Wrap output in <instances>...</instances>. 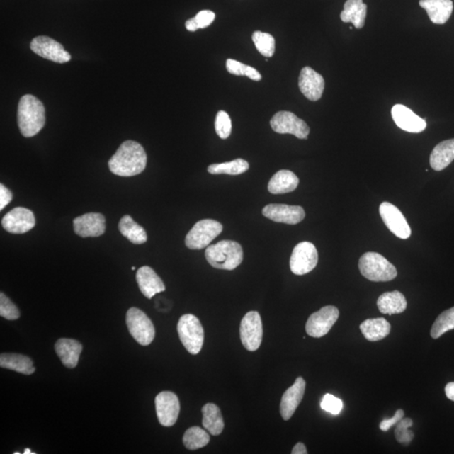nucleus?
Here are the masks:
<instances>
[{"label": "nucleus", "mask_w": 454, "mask_h": 454, "mask_svg": "<svg viewBox=\"0 0 454 454\" xmlns=\"http://www.w3.org/2000/svg\"><path fill=\"white\" fill-rule=\"evenodd\" d=\"M145 150L137 142L127 141L121 144L119 149L109 161L112 174L121 177H132L140 174L146 169Z\"/></svg>", "instance_id": "1"}, {"label": "nucleus", "mask_w": 454, "mask_h": 454, "mask_svg": "<svg viewBox=\"0 0 454 454\" xmlns=\"http://www.w3.org/2000/svg\"><path fill=\"white\" fill-rule=\"evenodd\" d=\"M18 125L22 136L33 137L38 134L46 123L45 107L38 98L26 94L18 106Z\"/></svg>", "instance_id": "2"}, {"label": "nucleus", "mask_w": 454, "mask_h": 454, "mask_svg": "<svg viewBox=\"0 0 454 454\" xmlns=\"http://www.w3.org/2000/svg\"><path fill=\"white\" fill-rule=\"evenodd\" d=\"M205 259L215 268L233 271L244 260V250L238 242L224 240L208 246Z\"/></svg>", "instance_id": "3"}, {"label": "nucleus", "mask_w": 454, "mask_h": 454, "mask_svg": "<svg viewBox=\"0 0 454 454\" xmlns=\"http://www.w3.org/2000/svg\"><path fill=\"white\" fill-rule=\"evenodd\" d=\"M358 268L362 276L373 282H388L397 276V268L383 256L373 251L363 254Z\"/></svg>", "instance_id": "4"}, {"label": "nucleus", "mask_w": 454, "mask_h": 454, "mask_svg": "<svg viewBox=\"0 0 454 454\" xmlns=\"http://www.w3.org/2000/svg\"><path fill=\"white\" fill-rule=\"evenodd\" d=\"M178 334L188 353L196 355L200 352L205 340L204 328L194 314H183L179 319Z\"/></svg>", "instance_id": "5"}, {"label": "nucleus", "mask_w": 454, "mask_h": 454, "mask_svg": "<svg viewBox=\"0 0 454 454\" xmlns=\"http://www.w3.org/2000/svg\"><path fill=\"white\" fill-rule=\"evenodd\" d=\"M222 225L215 220H202L187 234L186 245L192 250L204 249L222 233Z\"/></svg>", "instance_id": "6"}, {"label": "nucleus", "mask_w": 454, "mask_h": 454, "mask_svg": "<svg viewBox=\"0 0 454 454\" xmlns=\"http://www.w3.org/2000/svg\"><path fill=\"white\" fill-rule=\"evenodd\" d=\"M127 325L130 335L139 344L147 346L154 340V326L150 318L141 310L136 307L128 310Z\"/></svg>", "instance_id": "7"}, {"label": "nucleus", "mask_w": 454, "mask_h": 454, "mask_svg": "<svg viewBox=\"0 0 454 454\" xmlns=\"http://www.w3.org/2000/svg\"><path fill=\"white\" fill-rule=\"evenodd\" d=\"M318 253L312 242H303L295 246L292 253L290 266L296 276H304L317 267Z\"/></svg>", "instance_id": "8"}, {"label": "nucleus", "mask_w": 454, "mask_h": 454, "mask_svg": "<svg viewBox=\"0 0 454 454\" xmlns=\"http://www.w3.org/2000/svg\"><path fill=\"white\" fill-rule=\"evenodd\" d=\"M339 317V309L327 305L320 311L313 313L305 325V331L310 336L320 339L330 331Z\"/></svg>", "instance_id": "9"}, {"label": "nucleus", "mask_w": 454, "mask_h": 454, "mask_svg": "<svg viewBox=\"0 0 454 454\" xmlns=\"http://www.w3.org/2000/svg\"><path fill=\"white\" fill-rule=\"evenodd\" d=\"M240 336L246 350L254 352L259 348L263 340V323L258 312H249L242 318Z\"/></svg>", "instance_id": "10"}, {"label": "nucleus", "mask_w": 454, "mask_h": 454, "mask_svg": "<svg viewBox=\"0 0 454 454\" xmlns=\"http://www.w3.org/2000/svg\"><path fill=\"white\" fill-rule=\"evenodd\" d=\"M271 125L273 132L294 135L299 139H307L310 134L308 125L289 111L278 112L273 116Z\"/></svg>", "instance_id": "11"}, {"label": "nucleus", "mask_w": 454, "mask_h": 454, "mask_svg": "<svg viewBox=\"0 0 454 454\" xmlns=\"http://www.w3.org/2000/svg\"><path fill=\"white\" fill-rule=\"evenodd\" d=\"M380 214L385 226L395 236L401 239H407L411 237V227L397 206L390 202H383L380 206Z\"/></svg>", "instance_id": "12"}, {"label": "nucleus", "mask_w": 454, "mask_h": 454, "mask_svg": "<svg viewBox=\"0 0 454 454\" xmlns=\"http://www.w3.org/2000/svg\"><path fill=\"white\" fill-rule=\"evenodd\" d=\"M155 406L157 419L164 426H172L178 420L181 404L176 395L170 391H163L157 395Z\"/></svg>", "instance_id": "13"}, {"label": "nucleus", "mask_w": 454, "mask_h": 454, "mask_svg": "<svg viewBox=\"0 0 454 454\" xmlns=\"http://www.w3.org/2000/svg\"><path fill=\"white\" fill-rule=\"evenodd\" d=\"M30 49L40 57L57 62L65 64L71 60V55L65 51L62 45L48 37H37L30 42Z\"/></svg>", "instance_id": "14"}, {"label": "nucleus", "mask_w": 454, "mask_h": 454, "mask_svg": "<svg viewBox=\"0 0 454 454\" xmlns=\"http://www.w3.org/2000/svg\"><path fill=\"white\" fill-rule=\"evenodd\" d=\"M35 225V218L33 211L24 208L13 209L2 219L4 230L12 234L28 232Z\"/></svg>", "instance_id": "15"}, {"label": "nucleus", "mask_w": 454, "mask_h": 454, "mask_svg": "<svg viewBox=\"0 0 454 454\" xmlns=\"http://www.w3.org/2000/svg\"><path fill=\"white\" fill-rule=\"evenodd\" d=\"M262 212L265 217L273 222L289 225L298 224L305 217L304 209L297 205L271 204L265 206Z\"/></svg>", "instance_id": "16"}, {"label": "nucleus", "mask_w": 454, "mask_h": 454, "mask_svg": "<svg viewBox=\"0 0 454 454\" xmlns=\"http://www.w3.org/2000/svg\"><path fill=\"white\" fill-rule=\"evenodd\" d=\"M299 88L309 101H317L322 96L325 89V80L320 74L310 67H305L300 72Z\"/></svg>", "instance_id": "17"}, {"label": "nucleus", "mask_w": 454, "mask_h": 454, "mask_svg": "<svg viewBox=\"0 0 454 454\" xmlns=\"http://www.w3.org/2000/svg\"><path fill=\"white\" fill-rule=\"evenodd\" d=\"M74 229L82 237H97L106 232V218L101 213H87L74 220Z\"/></svg>", "instance_id": "18"}, {"label": "nucleus", "mask_w": 454, "mask_h": 454, "mask_svg": "<svg viewBox=\"0 0 454 454\" xmlns=\"http://www.w3.org/2000/svg\"><path fill=\"white\" fill-rule=\"evenodd\" d=\"M391 115L397 127L404 132L420 133L426 127L425 119L403 105H395L391 110Z\"/></svg>", "instance_id": "19"}, {"label": "nucleus", "mask_w": 454, "mask_h": 454, "mask_svg": "<svg viewBox=\"0 0 454 454\" xmlns=\"http://www.w3.org/2000/svg\"><path fill=\"white\" fill-rule=\"evenodd\" d=\"M305 385L307 384H305L303 378L298 377L295 384L283 395L280 402V414L285 421L290 419L301 401H302Z\"/></svg>", "instance_id": "20"}, {"label": "nucleus", "mask_w": 454, "mask_h": 454, "mask_svg": "<svg viewBox=\"0 0 454 454\" xmlns=\"http://www.w3.org/2000/svg\"><path fill=\"white\" fill-rule=\"evenodd\" d=\"M137 281L140 290L145 297L152 299L157 294L166 290L161 278L150 267L143 266L138 269Z\"/></svg>", "instance_id": "21"}, {"label": "nucleus", "mask_w": 454, "mask_h": 454, "mask_svg": "<svg viewBox=\"0 0 454 454\" xmlns=\"http://www.w3.org/2000/svg\"><path fill=\"white\" fill-rule=\"evenodd\" d=\"M419 4L428 12L431 21L438 25L446 23L453 10L452 0H420Z\"/></svg>", "instance_id": "22"}, {"label": "nucleus", "mask_w": 454, "mask_h": 454, "mask_svg": "<svg viewBox=\"0 0 454 454\" xmlns=\"http://www.w3.org/2000/svg\"><path fill=\"white\" fill-rule=\"evenodd\" d=\"M55 351L64 366L74 368L78 365L83 346L77 340L61 339L55 344Z\"/></svg>", "instance_id": "23"}, {"label": "nucleus", "mask_w": 454, "mask_h": 454, "mask_svg": "<svg viewBox=\"0 0 454 454\" xmlns=\"http://www.w3.org/2000/svg\"><path fill=\"white\" fill-rule=\"evenodd\" d=\"M299 178L290 170H280L273 175L268 183V191L273 195L293 192L299 186Z\"/></svg>", "instance_id": "24"}, {"label": "nucleus", "mask_w": 454, "mask_h": 454, "mask_svg": "<svg viewBox=\"0 0 454 454\" xmlns=\"http://www.w3.org/2000/svg\"><path fill=\"white\" fill-rule=\"evenodd\" d=\"M454 160V139L438 144L431 152L430 165L435 171H442Z\"/></svg>", "instance_id": "25"}, {"label": "nucleus", "mask_w": 454, "mask_h": 454, "mask_svg": "<svg viewBox=\"0 0 454 454\" xmlns=\"http://www.w3.org/2000/svg\"><path fill=\"white\" fill-rule=\"evenodd\" d=\"M366 16L367 6L363 0H348L341 13V20L344 23L351 22L356 29H362L365 24Z\"/></svg>", "instance_id": "26"}, {"label": "nucleus", "mask_w": 454, "mask_h": 454, "mask_svg": "<svg viewBox=\"0 0 454 454\" xmlns=\"http://www.w3.org/2000/svg\"><path fill=\"white\" fill-rule=\"evenodd\" d=\"M377 307L382 314H395L406 311L407 301L398 290L386 292L377 300Z\"/></svg>", "instance_id": "27"}, {"label": "nucleus", "mask_w": 454, "mask_h": 454, "mask_svg": "<svg viewBox=\"0 0 454 454\" xmlns=\"http://www.w3.org/2000/svg\"><path fill=\"white\" fill-rule=\"evenodd\" d=\"M0 366L25 375H33L35 370L33 361L29 357L19 353L0 355Z\"/></svg>", "instance_id": "28"}, {"label": "nucleus", "mask_w": 454, "mask_h": 454, "mask_svg": "<svg viewBox=\"0 0 454 454\" xmlns=\"http://www.w3.org/2000/svg\"><path fill=\"white\" fill-rule=\"evenodd\" d=\"M391 326L385 318L368 319L361 323V331L367 340L377 341L390 334Z\"/></svg>", "instance_id": "29"}, {"label": "nucleus", "mask_w": 454, "mask_h": 454, "mask_svg": "<svg viewBox=\"0 0 454 454\" xmlns=\"http://www.w3.org/2000/svg\"><path fill=\"white\" fill-rule=\"evenodd\" d=\"M203 420L202 424L205 429L208 430L211 435L218 436L222 433L224 429V420L221 410L213 403L205 404L202 408Z\"/></svg>", "instance_id": "30"}, {"label": "nucleus", "mask_w": 454, "mask_h": 454, "mask_svg": "<svg viewBox=\"0 0 454 454\" xmlns=\"http://www.w3.org/2000/svg\"><path fill=\"white\" fill-rule=\"evenodd\" d=\"M119 230L125 237H127L134 244H145L147 240L146 231L130 215H125L121 218L119 223Z\"/></svg>", "instance_id": "31"}, {"label": "nucleus", "mask_w": 454, "mask_h": 454, "mask_svg": "<svg viewBox=\"0 0 454 454\" xmlns=\"http://www.w3.org/2000/svg\"><path fill=\"white\" fill-rule=\"evenodd\" d=\"M210 442V435L200 426H192L183 435V443L188 450L204 448Z\"/></svg>", "instance_id": "32"}, {"label": "nucleus", "mask_w": 454, "mask_h": 454, "mask_svg": "<svg viewBox=\"0 0 454 454\" xmlns=\"http://www.w3.org/2000/svg\"><path fill=\"white\" fill-rule=\"evenodd\" d=\"M249 169V164L244 159H237L228 163L215 164L209 166L211 174L239 175Z\"/></svg>", "instance_id": "33"}, {"label": "nucleus", "mask_w": 454, "mask_h": 454, "mask_svg": "<svg viewBox=\"0 0 454 454\" xmlns=\"http://www.w3.org/2000/svg\"><path fill=\"white\" fill-rule=\"evenodd\" d=\"M454 329V307L447 310L436 319L431 329V336L438 339L447 331Z\"/></svg>", "instance_id": "34"}, {"label": "nucleus", "mask_w": 454, "mask_h": 454, "mask_svg": "<svg viewBox=\"0 0 454 454\" xmlns=\"http://www.w3.org/2000/svg\"><path fill=\"white\" fill-rule=\"evenodd\" d=\"M253 42L257 50L265 57H272L276 52V40L272 35L257 30L253 34Z\"/></svg>", "instance_id": "35"}, {"label": "nucleus", "mask_w": 454, "mask_h": 454, "mask_svg": "<svg viewBox=\"0 0 454 454\" xmlns=\"http://www.w3.org/2000/svg\"><path fill=\"white\" fill-rule=\"evenodd\" d=\"M215 19V13L211 11H201L196 16L186 22V27L188 31H196L199 29H204L213 23Z\"/></svg>", "instance_id": "36"}, {"label": "nucleus", "mask_w": 454, "mask_h": 454, "mask_svg": "<svg viewBox=\"0 0 454 454\" xmlns=\"http://www.w3.org/2000/svg\"><path fill=\"white\" fill-rule=\"evenodd\" d=\"M412 425L413 421L410 418H402L398 422L395 430V436L399 443L409 444L414 438V433L409 429Z\"/></svg>", "instance_id": "37"}, {"label": "nucleus", "mask_w": 454, "mask_h": 454, "mask_svg": "<svg viewBox=\"0 0 454 454\" xmlns=\"http://www.w3.org/2000/svg\"><path fill=\"white\" fill-rule=\"evenodd\" d=\"M232 120L226 111L220 110L215 117V128L220 138L227 139L232 133Z\"/></svg>", "instance_id": "38"}, {"label": "nucleus", "mask_w": 454, "mask_h": 454, "mask_svg": "<svg viewBox=\"0 0 454 454\" xmlns=\"http://www.w3.org/2000/svg\"><path fill=\"white\" fill-rule=\"evenodd\" d=\"M0 316L8 321L17 320L21 316L16 305L3 292L0 294Z\"/></svg>", "instance_id": "39"}, {"label": "nucleus", "mask_w": 454, "mask_h": 454, "mask_svg": "<svg viewBox=\"0 0 454 454\" xmlns=\"http://www.w3.org/2000/svg\"><path fill=\"white\" fill-rule=\"evenodd\" d=\"M323 410L331 413L332 415H339L344 408V402L331 394L325 395L321 402Z\"/></svg>", "instance_id": "40"}, {"label": "nucleus", "mask_w": 454, "mask_h": 454, "mask_svg": "<svg viewBox=\"0 0 454 454\" xmlns=\"http://www.w3.org/2000/svg\"><path fill=\"white\" fill-rule=\"evenodd\" d=\"M226 66L227 71L231 74L245 76L247 65L236 60L227 59Z\"/></svg>", "instance_id": "41"}, {"label": "nucleus", "mask_w": 454, "mask_h": 454, "mask_svg": "<svg viewBox=\"0 0 454 454\" xmlns=\"http://www.w3.org/2000/svg\"><path fill=\"white\" fill-rule=\"evenodd\" d=\"M404 413L402 409H399L393 417L389 418V419H385L383 421H381L380 424V429L382 431H387L390 429L392 428L393 426L397 425L399 421L404 417Z\"/></svg>", "instance_id": "42"}, {"label": "nucleus", "mask_w": 454, "mask_h": 454, "mask_svg": "<svg viewBox=\"0 0 454 454\" xmlns=\"http://www.w3.org/2000/svg\"><path fill=\"white\" fill-rule=\"evenodd\" d=\"M11 200L12 193L3 184H0V210H3L4 208H6Z\"/></svg>", "instance_id": "43"}, {"label": "nucleus", "mask_w": 454, "mask_h": 454, "mask_svg": "<svg viewBox=\"0 0 454 454\" xmlns=\"http://www.w3.org/2000/svg\"><path fill=\"white\" fill-rule=\"evenodd\" d=\"M245 76L247 78H249L254 81H260L262 79V76L259 73L257 70L254 69L253 67L247 66L246 69Z\"/></svg>", "instance_id": "44"}, {"label": "nucleus", "mask_w": 454, "mask_h": 454, "mask_svg": "<svg viewBox=\"0 0 454 454\" xmlns=\"http://www.w3.org/2000/svg\"><path fill=\"white\" fill-rule=\"evenodd\" d=\"M292 454H307L308 453L307 448H305L304 443H298L295 445L293 449H292Z\"/></svg>", "instance_id": "45"}, {"label": "nucleus", "mask_w": 454, "mask_h": 454, "mask_svg": "<svg viewBox=\"0 0 454 454\" xmlns=\"http://www.w3.org/2000/svg\"><path fill=\"white\" fill-rule=\"evenodd\" d=\"M445 394H446V397L449 399L454 402V382H450V383L446 385V387H445Z\"/></svg>", "instance_id": "46"}, {"label": "nucleus", "mask_w": 454, "mask_h": 454, "mask_svg": "<svg viewBox=\"0 0 454 454\" xmlns=\"http://www.w3.org/2000/svg\"><path fill=\"white\" fill-rule=\"evenodd\" d=\"M24 453L25 454H33V453L30 451V449L26 448L25 452H24Z\"/></svg>", "instance_id": "47"}, {"label": "nucleus", "mask_w": 454, "mask_h": 454, "mask_svg": "<svg viewBox=\"0 0 454 454\" xmlns=\"http://www.w3.org/2000/svg\"><path fill=\"white\" fill-rule=\"evenodd\" d=\"M132 271H136V267H132Z\"/></svg>", "instance_id": "48"}]
</instances>
